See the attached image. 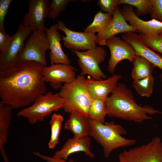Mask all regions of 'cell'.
<instances>
[{
	"instance_id": "obj_1",
	"label": "cell",
	"mask_w": 162,
	"mask_h": 162,
	"mask_svg": "<svg viewBox=\"0 0 162 162\" xmlns=\"http://www.w3.org/2000/svg\"><path fill=\"white\" fill-rule=\"evenodd\" d=\"M44 66L35 62L24 61L0 70L1 102L20 109L46 93L47 88L43 77Z\"/></svg>"
},
{
	"instance_id": "obj_2",
	"label": "cell",
	"mask_w": 162,
	"mask_h": 162,
	"mask_svg": "<svg viewBox=\"0 0 162 162\" xmlns=\"http://www.w3.org/2000/svg\"><path fill=\"white\" fill-rule=\"evenodd\" d=\"M107 115L111 117L141 123L151 119L148 115L162 114V112L148 105H138L131 91L123 83H119L105 100Z\"/></svg>"
},
{
	"instance_id": "obj_3",
	"label": "cell",
	"mask_w": 162,
	"mask_h": 162,
	"mask_svg": "<svg viewBox=\"0 0 162 162\" xmlns=\"http://www.w3.org/2000/svg\"><path fill=\"white\" fill-rule=\"evenodd\" d=\"M90 125L89 136L102 147L105 158H108L115 149L135 144L136 140L126 139L122 136L127 131L119 124L113 122H100L88 118Z\"/></svg>"
},
{
	"instance_id": "obj_4",
	"label": "cell",
	"mask_w": 162,
	"mask_h": 162,
	"mask_svg": "<svg viewBox=\"0 0 162 162\" xmlns=\"http://www.w3.org/2000/svg\"><path fill=\"white\" fill-rule=\"evenodd\" d=\"M84 76L80 74L73 82L64 84L58 95L62 99L65 112L88 118L89 109L93 99L86 85Z\"/></svg>"
},
{
	"instance_id": "obj_5",
	"label": "cell",
	"mask_w": 162,
	"mask_h": 162,
	"mask_svg": "<svg viewBox=\"0 0 162 162\" xmlns=\"http://www.w3.org/2000/svg\"><path fill=\"white\" fill-rule=\"evenodd\" d=\"M62 99L58 94L48 91L39 96L31 106L24 108L17 114L18 117L26 118L31 124L44 121L53 112L63 108Z\"/></svg>"
},
{
	"instance_id": "obj_6",
	"label": "cell",
	"mask_w": 162,
	"mask_h": 162,
	"mask_svg": "<svg viewBox=\"0 0 162 162\" xmlns=\"http://www.w3.org/2000/svg\"><path fill=\"white\" fill-rule=\"evenodd\" d=\"M78 58V64L81 68L80 75H88L96 80L106 79L107 75L100 69L99 65L105 59L107 53L101 46L85 51H72Z\"/></svg>"
},
{
	"instance_id": "obj_7",
	"label": "cell",
	"mask_w": 162,
	"mask_h": 162,
	"mask_svg": "<svg viewBox=\"0 0 162 162\" xmlns=\"http://www.w3.org/2000/svg\"><path fill=\"white\" fill-rule=\"evenodd\" d=\"M118 162H162V142L155 137L148 143L119 154Z\"/></svg>"
},
{
	"instance_id": "obj_8",
	"label": "cell",
	"mask_w": 162,
	"mask_h": 162,
	"mask_svg": "<svg viewBox=\"0 0 162 162\" xmlns=\"http://www.w3.org/2000/svg\"><path fill=\"white\" fill-rule=\"evenodd\" d=\"M48 49L49 43L45 32H33L19 55L17 62L34 61L46 66V52Z\"/></svg>"
},
{
	"instance_id": "obj_9",
	"label": "cell",
	"mask_w": 162,
	"mask_h": 162,
	"mask_svg": "<svg viewBox=\"0 0 162 162\" xmlns=\"http://www.w3.org/2000/svg\"><path fill=\"white\" fill-rule=\"evenodd\" d=\"M56 24L58 30L62 31L66 35H61L64 46L71 51H87L97 47L96 35L72 31L61 20L58 21Z\"/></svg>"
},
{
	"instance_id": "obj_10",
	"label": "cell",
	"mask_w": 162,
	"mask_h": 162,
	"mask_svg": "<svg viewBox=\"0 0 162 162\" xmlns=\"http://www.w3.org/2000/svg\"><path fill=\"white\" fill-rule=\"evenodd\" d=\"M30 28L20 22L16 33L12 36L8 49L0 52V70L8 68L17 62L18 56L22 50L25 39L31 34Z\"/></svg>"
},
{
	"instance_id": "obj_11",
	"label": "cell",
	"mask_w": 162,
	"mask_h": 162,
	"mask_svg": "<svg viewBox=\"0 0 162 162\" xmlns=\"http://www.w3.org/2000/svg\"><path fill=\"white\" fill-rule=\"evenodd\" d=\"M106 46L109 49L110 54L108 70L112 74L119 62L124 60L133 62L137 55L135 49L130 44L116 36L108 39L106 42Z\"/></svg>"
},
{
	"instance_id": "obj_12",
	"label": "cell",
	"mask_w": 162,
	"mask_h": 162,
	"mask_svg": "<svg viewBox=\"0 0 162 162\" xmlns=\"http://www.w3.org/2000/svg\"><path fill=\"white\" fill-rule=\"evenodd\" d=\"M43 77L45 82L49 83L52 88L57 90L60 88L63 83H70L76 78L75 68L70 64H62L45 66Z\"/></svg>"
},
{
	"instance_id": "obj_13",
	"label": "cell",
	"mask_w": 162,
	"mask_h": 162,
	"mask_svg": "<svg viewBox=\"0 0 162 162\" xmlns=\"http://www.w3.org/2000/svg\"><path fill=\"white\" fill-rule=\"evenodd\" d=\"M49 0L28 1L29 10L24 17L22 24L29 27L32 32H44V20L48 17Z\"/></svg>"
},
{
	"instance_id": "obj_14",
	"label": "cell",
	"mask_w": 162,
	"mask_h": 162,
	"mask_svg": "<svg viewBox=\"0 0 162 162\" xmlns=\"http://www.w3.org/2000/svg\"><path fill=\"white\" fill-rule=\"evenodd\" d=\"M126 21L140 34L157 35L162 33V22L155 20L144 21L136 14L133 6L124 4L120 9Z\"/></svg>"
},
{
	"instance_id": "obj_15",
	"label": "cell",
	"mask_w": 162,
	"mask_h": 162,
	"mask_svg": "<svg viewBox=\"0 0 162 162\" xmlns=\"http://www.w3.org/2000/svg\"><path fill=\"white\" fill-rule=\"evenodd\" d=\"M128 32H136L135 29L126 21L118 7L115 10L112 18L107 27L102 32L96 35L97 44L106 46V42L108 39L118 34Z\"/></svg>"
},
{
	"instance_id": "obj_16",
	"label": "cell",
	"mask_w": 162,
	"mask_h": 162,
	"mask_svg": "<svg viewBox=\"0 0 162 162\" xmlns=\"http://www.w3.org/2000/svg\"><path fill=\"white\" fill-rule=\"evenodd\" d=\"M122 77L121 75L114 74L107 79L101 80H95L88 77L86 79V85L93 100L105 101L109 94L116 88L118 81Z\"/></svg>"
},
{
	"instance_id": "obj_17",
	"label": "cell",
	"mask_w": 162,
	"mask_h": 162,
	"mask_svg": "<svg viewBox=\"0 0 162 162\" xmlns=\"http://www.w3.org/2000/svg\"><path fill=\"white\" fill-rule=\"evenodd\" d=\"M122 39L130 44L135 49L137 55L146 58L162 71V57L146 46L136 32H128L121 35Z\"/></svg>"
},
{
	"instance_id": "obj_18",
	"label": "cell",
	"mask_w": 162,
	"mask_h": 162,
	"mask_svg": "<svg viewBox=\"0 0 162 162\" xmlns=\"http://www.w3.org/2000/svg\"><path fill=\"white\" fill-rule=\"evenodd\" d=\"M58 30L56 24L51 26L49 28H46L45 30L49 43L50 51L49 57L50 63L51 64L69 65L70 61L62 50L61 44L62 37Z\"/></svg>"
},
{
	"instance_id": "obj_19",
	"label": "cell",
	"mask_w": 162,
	"mask_h": 162,
	"mask_svg": "<svg viewBox=\"0 0 162 162\" xmlns=\"http://www.w3.org/2000/svg\"><path fill=\"white\" fill-rule=\"evenodd\" d=\"M91 142V139L89 136L69 138L53 156L67 160L70 154L78 152H83L88 157L94 158V154L90 149Z\"/></svg>"
},
{
	"instance_id": "obj_20",
	"label": "cell",
	"mask_w": 162,
	"mask_h": 162,
	"mask_svg": "<svg viewBox=\"0 0 162 162\" xmlns=\"http://www.w3.org/2000/svg\"><path fill=\"white\" fill-rule=\"evenodd\" d=\"M13 109L10 106L0 102V153L4 162H9L4 146L8 141Z\"/></svg>"
},
{
	"instance_id": "obj_21",
	"label": "cell",
	"mask_w": 162,
	"mask_h": 162,
	"mask_svg": "<svg viewBox=\"0 0 162 162\" xmlns=\"http://www.w3.org/2000/svg\"><path fill=\"white\" fill-rule=\"evenodd\" d=\"M64 128L71 132L74 137L89 136L90 128L88 118L75 114H70L64 123Z\"/></svg>"
},
{
	"instance_id": "obj_22",
	"label": "cell",
	"mask_w": 162,
	"mask_h": 162,
	"mask_svg": "<svg viewBox=\"0 0 162 162\" xmlns=\"http://www.w3.org/2000/svg\"><path fill=\"white\" fill-rule=\"evenodd\" d=\"M133 63L131 76L134 81L140 80L151 75L155 66L142 56L136 55Z\"/></svg>"
},
{
	"instance_id": "obj_23",
	"label": "cell",
	"mask_w": 162,
	"mask_h": 162,
	"mask_svg": "<svg viewBox=\"0 0 162 162\" xmlns=\"http://www.w3.org/2000/svg\"><path fill=\"white\" fill-rule=\"evenodd\" d=\"M112 18V15L104 12L98 11L94 15L92 22L87 26L84 32L95 34L102 32L107 27Z\"/></svg>"
},
{
	"instance_id": "obj_24",
	"label": "cell",
	"mask_w": 162,
	"mask_h": 162,
	"mask_svg": "<svg viewBox=\"0 0 162 162\" xmlns=\"http://www.w3.org/2000/svg\"><path fill=\"white\" fill-rule=\"evenodd\" d=\"M63 121V117L59 114L54 113L51 117L50 122V137L48 144L50 149H54L59 142Z\"/></svg>"
},
{
	"instance_id": "obj_25",
	"label": "cell",
	"mask_w": 162,
	"mask_h": 162,
	"mask_svg": "<svg viewBox=\"0 0 162 162\" xmlns=\"http://www.w3.org/2000/svg\"><path fill=\"white\" fill-rule=\"evenodd\" d=\"M107 115L105 101L100 99H94L90 106L88 118L104 124Z\"/></svg>"
},
{
	"instance_id": "obj_26",
	"label": "cell",
	"mask_w": 162,
	"mask_h": 162,
	"mask_svg": "<svg viewBox=\"0 0 162 162\" xmlns=\"http://www.w3.org/2000/svg\"><path fill=\"white\" fill-rule=\"evenodd\" d=\"M154 81V78L152 75L140 80L134 81L133 85L140 96L149 98L153 93Z\"/></svg>"
},
{
	"instance_id": "obj_27",
	"label": "cell",
	"mask_w": 162,
	"mask_h": 162,
	"mask_svg": "<svg viewBox=\"0 0 162 162\" xmlns=\"http://www.w3.org/2000/svg\"><path fill=\"white\" fill-rule=\"evenodd\" d=\"M127 4L137 9L136 14L144 16L151 14L152 6L150 0H119V4Z\"/></svg>"
},
{
	"instance_id": "obj_28",
	"label": "cell",
	"mask_w": 162,
	"mask_h": 162,
	"mask_svg": "<svg viewBox=\"0 0 162 162\" xmlns=\"http://www.w3.org/2000/svg\"><path fill=\"white\" fill-rule=\"evenodd\" d=\"M139 35L143 42L148 47L162 54V33L157 35Z\"/></svg>"
},
{
	"instance_id": "obj_29",
	"label": "cell",
	"mask_w": 162,
	"mask_h": 162,
	"mask_svg": "<svg viewBox=\"0 0 162 162\" xmlns=\"http://www.w3.org/2000/svg\"><path fill=\"white\" fill-rule=\"evenodd\" d=\"M74 0H52L49 6L48 18L53 21L57 18L60 14L65 10L70 2Z\"/></svg>"
},
{
	"instance_id": "obj_30",
	"label": "cell",
	"mask_w": 162,
	"mask_h": 162,
	"mask_svg": "<svg viewBox=\"0 0 162 162\" xmlns=\"http://www.w3.org/2000/svg\"><path fill=\"white\" fill-rule=\"evenodd\" d=\"M119 2V0H99L97 3L101 11L112 15Z\"/></svg>"
},
{
	"instance_id": "obj_31",
	"label": "cell",
	"mask_w": 162,
	"mask_h": 162,
	"mask_svg": "<svg viewBox=\"0 0 162 162\" xmlns=\"http://www.w3.org/2000/svg\"><path fill=\"white\" fill-rule=\"evenodd\" d=\"M152 6V19L162 22V0H150Z\"/></svg>"
},
{
	"instance_id": "obj_32",
	"label": "cell",
	"mask_w": 162,
	"mask_h": 162,
	"mask_svg": "<svg viewBox=\"0 0 162 162\" xmlns=\"http://www.w3.org/2000/svg\"><path fill=\"white\" fill-rule=\"evenodd\" d=\"M12 0H0V31L6 33L4 27L5 17Z\"/></svg>"
},
{
	"instance_id": "obj_33",
	"label": "cell",
	"mask_w": 162,
	"mask_h": 162,
	"mask_svg": "<svg viewBox=\"0 0 162 162\" xmlns=\"http://www.w3.org/2000/svg\"><path fill=\"white\" fill-rule=\"evenodd\" d=\"M33 154L39 158L47 162H78L70 158L68 161L64 159L52 156H50L43 155L38 152H33Z\"/></svg>"
},
{
	"instance_id": "obj_34",
	"label": "cell",
	"mask_w": 162,
	"mask_h": 162,
	"mask_svg": "<svg viewBox=\"0 0 162 162\" xmlns=\"http://www.w3.org/2000/svg\"><path fill=\"white\" fill-rule=\"evenodd\" d=\"M12 37L6 33L0 31V52L7 50L10 44Z\"/></svg>"
},
{
	"instance_id": "obj_35",
	"label": "cell",
	"mask_w": 162,
	"mask_h": 162,
	"mask_svg": "<svg viewBox=\"0 0 162 162\" xmlns=\"http://www.w3.org/2000/svg\"><path fill=\"white\" fill-rule=\"evenodd\" d=\"M160 77L161 78V82L162 84V73L160 74Z\"/></svg>"
}]
</instances>
